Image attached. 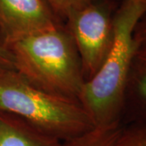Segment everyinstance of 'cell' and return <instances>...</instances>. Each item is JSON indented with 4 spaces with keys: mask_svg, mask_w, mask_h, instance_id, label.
<instances>
[{
    "mask_svg": "<svg viewBox=\"0 0 146 146\" xmlns=\"http://www.w3.org/2000/svg\"><path fill=\"white\" fill-rule=\"evenodd\" d=\"M60 25L46 0H0V44Z\"/></svg>",
    "mask_w": 146,
    "mask_h": 146,
    "instance_id": "5b68a950",
    "label": "cell"
},
{
    "mask_svg": "<svg viewBox=\"0 0 146 146\" xmlns=\"http://www.w3.org/2000/svg\"><path fill=\"white\" fill-rule=\"evenodd\" d=\"M0 114L18 118L63 142L95 128L79 102L37 88L14 69H0Z\"/></svg>",
    "mask_w": 146,
    "mask_h": 146,
    "instance_id": "3957f363",
    "label": "cell"
},
{
    "mask_svg": "<svg viewBox=\"0 0 146 146\" xmlns=\"http://www.w3.org/2000/svg\"><path fill=\"white\" fill-rule=\"evenodd\" d=\"M134 38L138 47L146 46V15L137 24L134 31Z\"/></svg>",
    "mask_w": 146,
    "mask_h": 146,
    "instance_id": "8fae6325",
    "label": "cell"
},
{
    "mask_svg": "<svg viewBox=\"0 0 146 146\" xmlns=\"http://www.w3.org/2000/svg\"><path fill=\"white\" fill-rule=\"evenodd\" d=\"M114 13L108 2L92 1L66 18V28L76 47L85 81L98 72L110 50Z\"/></svg>",
    "mask_w": 146,
    "mask_h": 146,
    "instance_id": "277c9868",
    "label": "cell"
},
{
    "mask_svg": "<svg viewBox=\"0 0 146 146\" xmlns=\"http://www.w3.org/2000/svg\"><path fill=\"white\" fill-rule=\"evenodd\" d=\"M0 146H63V142L18 118L0 114Z\"/></svg>",
    "mask_w": 146,
    "mask_h": 146,
    "instance_id": "52a82bcc",
    "label": "cell"
},
{
    "mask_svg": "<svg viewBox=\"0 0 146 146\" xmlns=\"http://www.w3.org/2000/svg\"><path fill=\"white\" fill-rule=\"evenodd\" d=\"M119 127L98 128L95 127L81 136L64 141L63 146H111Z\"/></svg>",
    "mask_w": 146,
    "mask_h": 146,
    "instance_id": "ba28073f",
    "label": "cell"
},
{
    "mask_svg": "<svg viewBox=\"0 0 146 146\" xmlns=\"http://www.w3.org/2000/svg\"><path fill=\"white\" fill-rule=\"evenodd\" d=\"M146 15V0H123L113 16V42L104 63L85 81L79 102L95 127L122 124L128 76L138 46L134 31Z\"/></svg>",
    "mask_w": 146,
    "mask_h": 146,
    "instance_id": "6da1fadb",
    "label": "cell"
},
{
    "mask_svg": "<svg viewBox=\"0 0 146 146\" xmlns=\"http://www.w3.org/2000/svg\"><path fill=\"white\" fill-rule=\"evenodd\" d=\"M54 14L60 19H66L74 11L89 4L93 0H46Z\"/></svg>",
    "mask_w": 146,
    "mask_h": 146,
    "instance_id": "30bf717a",
    "label": "cell"
},
{
    "mask_svg": "<svg viewBox=\"0 0 146 146\" xmlns=\"http://www.w3.org/2000/svg\"><path fill=\"white\" fill-rule=\"evenodd\" d=\"M131 122H146V46H139L134 55L125 94L123 117Z\"/></svg>",
    "mask_w": 146,
    "mask_h": 146,
    "instance_id": "8992f818",
    "label": "cell"
},
{
    "mask_svg": "<svg viewBox=\"0 0 146 146\" xmlns=\"http://www.w3.org/2000/svg\"><path fill=\"white\" fill-rule=\"evenodd\" d=\"M111 146H146V122L121 125Z\"/></svg>",
    "mask_w": 146,
    "mask_h": 146,
    "instance_id": "9c48e42d",
    "label": "cell"
},
{
    "mask_svg": "<svg viewBox=\"0 0 146 146\" xmlns=\"http://www.w3.org/2000/svg\"><path fill=\"white\" fill-rule=\"evenodd\" d=\"M15 70L47 93L79 102L85 79L72 36L62 25L1 44Z\"/></svg>",
    "mask_w": 146,
    "mask_h": 146,
    "instance_id": "7a4b0ae2",
    "label": "cell"
},
{
    "mask_svg": "<svg viewBox=\"0 0 146 146\" xmlns=\"http://www.w3.org/2000/svg\"><path fill=\"white\" fill-rule=\"evenodd\" d=\"M0 69H14V62L9 51L0 44Z\"/></svg>",
    "mask_w": 146,
    "mask_h": 146,
    "instance_id": "7c38bea8",
    "label": "cell"
}]
</instances>
